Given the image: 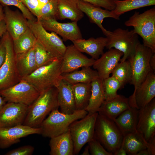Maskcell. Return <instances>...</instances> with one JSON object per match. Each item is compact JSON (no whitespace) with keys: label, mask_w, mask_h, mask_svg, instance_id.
I'll return each mask as SVG.
<instances>
[{"label":"cell","mask_w":155,"mask_h":155,"mask_svg":"<svg viewBox=\"0 0 155 155\" xmlns=\"http://www.w3.org/2000/svg\"><path fill=\"white\" fill-rule=\"evenodd\" d=\"M103 80L98 77L91 82V96L88 104L85 109L88 113L98 112L104 100Z\"/></svg>","instance_id":"29"},{"label":"cell","mask_w":155,"mask_h":155,"mask_svg":"<svg viewBox=\"0 0 155 155\" xmlns=\"http://www.w3.org/2000/svg\"><path fill=\"white\" fill-rule=\"evenodd\" d=\"M136 155H152V154L150 151L147 148L140 151Z\"/></svg>","instance_id":"47"},{"label":"cell","mask_w":155,"mask_h":155,"mask_svg":"<svg viewBox=\"0 0 155 155\" xmlns=\"http://www.w3.org/2000/svg\"><path fill=\"white\" fill-rule=\"evenodd\" d=\"M127 153L123 147L121 146L115 155H126Z\"/></svg>","instance_id":"46"},{"label":"cell","mask_w":155,"mask_h":155,"mask_svg":"<svg viewBox=\"0 0 155 155\" xmlns=\"http://www.w3.org/2000/svg\"><path fill=\"white\" fill-rule=\"evenodd\" d=\"M98 112L88 113L79 120L73 122L69 130L73 145V155L78 154L83 146L94 137Z\"/></svg>","instance_id":"8"},{"label":"cell","mask_w":155,"mask_h":155,"mask_svg":"<svg viewBox=\"0 0 155 155\" xmlns=\"http://www.w3.org/2000/svg\"><path fill=\"white\" fill-rule=\"evenodd\" d=\"M62 59H55L49 64L37 68L22 79L31 84L40 93L56 87L61 78Z\"/></svg>","instance_id":"6"},{"label":"cell","mask_w":155,"mask_h":155,"mask_svg":"<svg viewBox=\"0 0 155 155\" xmlns=\"http://www.w3.org/2000/svg\"><path fill=\"white\" fill-rule=\"evenodd\" d=\"M39 3L40 9L45 4L48 2L50 0H38Z\"/></svg>","instance_id":"49"},{"label":"cell","mask_w":155,"mask_h":155,"mask_svg":"<svg viewBox=\"0 0 155 155\" xmlns=\"http://www.w3.org/2000/svg\"><path fill=\"white\" fill-rule=\"evenodd\" d=\"M49 145L51 155H73V144L69 130L51 138Z\"/></svg>","instance_id":"25"},{"label":"cell","mask_w":155,"mask_h":155,"mask_svg":"<svg viewBox=\"0 0 155 155\" xmlns=\"http://www.w3.org/2000/svg\"><path fill=\"white\" fill-rule=\"evenodd\" d=\"M34 147L29 145H25L11 150L5 154L7 155H31L34 151Z\"/></svg>","instance_id":"41"},{"label":"cell","mask_w":155,"mask_h":155,"mask_svg":"<svg viewBox=\"0 0 155 155\" xmlns=\"http://www.w3.org/2000/svg\"><path fill=\"white\" fill-rule=\"evenodd\" d=\"M37 39L29 28L17 39L13 40L16 54L26 52L34 47Z\"/></svg>","instance_id":"33"},{"label":"cell","mask_w":155,"mask_h":155,"mask_svg":"<svg viewBox=\"0 0 155 155\" xmlns=\"http://www.w3.org/2000/svg\"><path fill=\"white\" fill-rule=\"evenodd\" d=\"M34 48L37 68L49 64L56 59L50 55L37 40Z\"/></svg>","instance_id":"36"},{"label":"cell","mask_w":155,"mask_h":155,"mask_svg":"<svg viewBox=\"0 0 155 155\" xmlns=\"http://www.w3.org/2000/svg\"><path fill=\"white\" fill-rule=\"evenodd\" d=\"M62 79L71 84L79 83H90L98 77L97 71L90 67H84L80 70L61 74Z\"/></svg>","instance_id":"30"},{"label":"cell","mask_w":155,"mask_h":155,"mask_svg":"<svg viewBox=\"0 0 155 155\" xmlns=\"http://www.w3.org/2000/svg\"><path fill=\"white\" fill-rule=\"evenodd\" d=\"M58 93L56 87L40 92L38 98L28 106L23 125L32 127H39L46 116L59 107Z\"/></svg>","instance_id":"1"},{"label":"cell","mask_w":155,"mask_h":155,"mask_svg":"<svg viewBox=\"0 0 155 155\" xmlns=\"http://www.w3.org/2000/svg\"><path fill=\"white\" fill-rule=\"evenodd\" d=\"M138 110L136 108L130 107L114 120L124 136L136 131Z\"/></svg>","instance_id":"27"},{"label":"cell","mask_w":155,"mask_h":155,"mask_svg":"<svg viewBox=\"0 0 155 155\" xmlns=\"http://www.w3.org/2000/svg\"><path fill=\"white\" fill-rule=\"evenodd\" d=\"M88 113L84 109L77 110L70 114L63 113L58 109L54 110L41 124L40 134L50 138L61 135L69 130L73 122L83 118Z\"/></svg>","instance_id":"3"},{"label":"cell","mask_w":155,"mask_h":155,"mask_svg":"<svg viewBox=\"0 0 155 155\" xmlns=\"http://www.w3.org/2000/svg\"><path fill=\"white\" fill-rule=\"evenodd\" d=\"M115 7L112 11L119 20L120 16L125 12L155 5V0H115Z\"/></svg>","instance_id":"31"},{"label":"cell","mask_w":155,"mask_h":155,"mask_svg":"<svg viewBox=\"0 0 155 155\" xmlns=\"http://www.w3.org/2000/svg\"><path fill=\"white\" fill-rule=\"evenodd\" d=\"M154 53L150 48L140 42L137 46L133 57L129 61L132 69V78L130 83L134 86L133 92L149 73L153 71L150 66V61Z\"/></svg>","instance_id":"10"},{"label":"cell","mask_w":155,"mask_h":155,"mask_svg":"<svg viewBox=\"0 0 155 155\" xmlns=\"http://www.w3.org/2000/svg\"><path fill=\"white\" fill-rule=\"evenodd\" d=\"M155 96V74L151 71L129 98L131 107L138 109L148 104Z\"/></svg>","instance_id":"14"},{"label":"cell","mask_w":155,"mask_h":155,"mask_svg":"<svg viewBox=\"0 0 155 155\" xmlns=\"http://www.w3.org/2000/svg\"><path fill=\"white\" fill-rule=\"evenodd\" d=\"M6 102L0 94V109L6 103Z\"/></svg>","instance_id":"51"},{"label":"cell","mask_w":155,"mask_h":155,"mask_svg":"<svg viewBox=\"0 0 155 155\" xmlns=\"http://www.w3.org/2000/svg\"><path fill=\"white\" fill-rule=\"evenodd\" d=\"M41 129L23 124L0 128V148H8L20 142L22 138L33 134H40Z\"/></svg>","instance_id":"15"},{"label":"cell","mask_w":155,"mask_h":155,"mask_svg":"<svg viewBox=\"0 0 155 155\" xmlns=\"http://www.w3.org/2000/svg\"><path fill=\"white\" fill-rule=\"evenodd\" d=\"M28 106L19 103H6L0 109V128L23 124Z\"/></svg>","instance_id":"16"},{"label":"cell","mask_w":155,"mask_h":155,"mask_svg":"<svg viewBox=\"0 0 155 155\" xmlns=\"http://www.w3.org/2000/svg\"><path fill=\"white\" fill-rule=\"evenodd\" d=\"M5 22L7 31L14 40L28 28V20L18 11H13L8 6L3 8Z\"/></svg>","instance_id":"19"},{"label":"cell","mask_w":155,"mask_h":155,"mask_svg":"<svg viewBox=\"0 0 155 155\" xmlns=\"http://www.w3.org/2000/svg\"><path fill=\"white\" fill-rule=\"evenodd\" d=\"M82 155H90L89 148L88 145L86 146L84 150L83 153L81 154Z\"/></svg>","instance_id":"50"},{"label":"cell","mask_w":155,"mask_h":155,"mask_svg":"<svg viewBox=\"0 0 155 155\" xmlns=\"http://www.w3.org/2000/svg\"><path fill=\"white\" fill-rule=\"evenodd\" d=\"M0 4L4 6H14L18 8L28 20L36 21L37 18L25 6L22 0H0Z\"/></svg>","instance_id":"38"},{"label":"cell","mask_w":155,"mask_h":155,"mask_svg":"<svg viewBox=\"0 0 155 155\" xmlns=\"http://www.w3.org/2000/svg\"><path fill=\"white\" fill-rule=\"evenodd\" d=\"M88 143L90 154L92 155H113L107 151L94 137Z\"/></svg>","instance_id":"39"},{"label":"cell","mask_w":155,"mask_h":155,"mask_svg":"<svg viewBox=\"0 0 155 155\" xmlns=\"http://www.w3.org/2000/svg\"><path fill=\"white\" fill-rule=\"evenodd\" d=\"M4 14L3 8L1 4H0V20H3Z\"/></svg>","instance_id":"48"},{"label":"cell","mask_w":155,"mask_h":155,"mask_svg":"<svg viewBox=\"0 0 155 155\" xmlns=\"http://www.w3.org/2000/svg\"><path fill=\"white\" fill-rule=\"evenodd\" d=\"M94 137L107 151L113 155H115L121 146L124 137L113 120L98 113L95 123Z\"/></svg>","instance_id":"2"},{"label":"cell","mask_w":155,"mask_h":155,"mask_svg":"<svg viewBox=\"0 0 155 155\" xmlns=\"http://www.w3.org/2000/svg\"><path fill=\"white\" fill-rule=\"evenodd\" d=\"M130 107L129 98L118 94L112 98L104 100L98 113L114 121Z\"/></svg>","instance_id":"20"},{"label":"cell","mask_w":155,"mask_h":155,"mask_svg":"<svg viewBox=\"0 0 155 155\" xmlns=\"http://www.w3.org/2000/svg\"><path fill=\"white\" fill-rule=\"evenodd\" d=\"M95 60L89 58L71 44L67 46L62 59L61 71L62 73L71 72L81 67H91Z\"/></svg>","instance_id":"17"},{"label":"cell","mask_w":155,"mask_h":155,"mask_svg":"<svg viewBox=\"0 0 155 155\" xmlns=\"http://www.w3.org/2000/svg\"><path fill=\"white\" fill-rule=\"evenodd\" d=\"M103 33L107 38V49L114 48L123 53L120 62L130 61L132 58L137 46L140 42L138 35L133 29L129 30L119 28L113 31L106 30Z\"/></svg>","instance_id":"4"},{"label":"cell","mask_w":155,"mask_h":155,"mask_svg":"<svg viewBox=\"0 0 155 155\" xmlns=\"http://www.w3.org/2000/svg\"><path fill=\"white\" fill-rule=\"evenodd\" d=\"M77 110H84L87 106L91 94L90 83H79L71 84Z\"/></svg>","instance_id":"32"},{"label":"cell","mask_w":155,"mask_h":155,"mask_svg":"<svg viewBox=\"0 0 155 155\" xmlns=\"http://www.w3.org/2000/svg\"><path fill=\"white\" fill-rule=\"evenodd\" d=\"M78 0H57V20L69 19L78 22L84 17V13L78 6Z\"/></svg>","instance_id":"26"},{"label":"cell","mask_w":155,"mask_h":155,"mask_svg":"<svg viewBox=\"0 0 155 155\" xmlns=\"http://www.w3.org/2000/svg\"><path fill=\"white\" fill-rule=\"evenodd\" d=\"M16 62L21 78L29 75L37 68L34 47L27 52L16 54Z\"/></svg>","instance_id":"28"},{"label":"cell","mask_w":155,"mask_h":155,"mask_svg":"<svg viewBox=\"0 0 155 155\" xmlns=\"http://www.w3.org/2000/svg\"><path fill=\"white\" fill-rule=\"evenodd\" d=\"M58 91V100L61 112L65 114L73 113L76 110L71 84L61 78L56 86Z\"/></svg>","instance_id":"23"},{"label":"cell","mask_w":155,"mask_h":155,"mask_svg":"<svg viewBox=\"0 0 155 155\" xmlns=\"http://www.w3.org/2000/svg\"><path fill=\"white\" fill-rule=\"evenodd\" d=\"M94 5L112 11L115 7V0H82Z\"/></svg>","instance_id":"40"},{"label":"cell","mask_w":155,"mask_h":155,"mask_svg":"<svg viewBox=\"0 0 155 155\" xmlns=\"http://www.w3.org/2000/svg\"><path fill=\"white\" fill-rule=\"evenodd\" d=\"M78 6L82 11L88 16L90 22L97 25L103 33L106 30L102 24L105 18H111L119 20L112 11L103 9L88 2L78 0Z\"/></svg>","instance_id":"22"},{"label":"cell","mask_w":155,"mask_h":155,"mask_svg":"<svg viewBox=\"0 0 155 155\" xmlns=\"http://www.w3.org/2000/svg\"><path fill=\"white\" fill-rule=\"evenodd\" d=\"M112 76L116 78L121 84L123 87L129 83L132 78V69L130 62L127 60L119 63L111 73Z\"/></svg>","instance_id":"34"},{"label":"cell","mask_w":155,"mask_h":155,"mask_svg":"<svg viewBox=\"0 0 155 155\" xmlns=\"http://www.w3.org/2000/svg\"><path fill=\"white\" fill-rule=\"evenodd\" d=\"M40 93L31 84L23 79L12 86L0 90V94L6 102L28 106L32 103Z\"/></svg>","instance_id":"11"},{"label":"cell","mask_w":155,"mask_h":155,"mask_svg":"<svg viewBox=\"0 0 155 155\" xmlns=\"http://www.w3.org/2000/svg\"><path fill=\"white\" fill-rule=\"evenodd\" d=\"M28 24L37 40L50 55L56 59H62L67 46L57 34L53 32H48L38 20H28Z\"/></svg>","instance_id":"9"},{"label":"cell","mask_w":155,"mask_h":155,"mask_svg":"<svg viewBox=\"0 0 155 155\" xmlns=\"http://www.w3.org/2000/svg\"><path fill=\"white\" fill-rule=\"evenodd\" d=\"M150 65L152 71L155 73V53H154L150 58Z\"/></svg>","instance_id":"45"},{"label":"cell","mask_w":155,"mask_h":155,"mask_svg":"<svg viewBox=\"0 0 155 155\" xmlns=\"http://www.w3.org/2000/svg\"><path fill=\"white\" fill-rule=\"evenodd\" d=\"M132 26L134 32L141 36L143 44L155 53V7L140 13L135 11L124 23Z\"/></svg>","instance_id":"5"},{"label":"cell","mask_w":155,"mask_h":155,"mask_svg":"<svg viewBox=\"0 0 155 155\" xmlns=\"http://www.w3.org/2000/svg\"><path fill=\"white\" fill-rule=\"evenodd\" d=\"M121 146L128 155H136L140 151L147 148L152 155H155V143L148 142L137 131L124 136Z\"/></svg>","instance_id":"21"},{"label":"cell","mask_w":155,"mask_h":155,"mask_svg":"<svg viewBox=\"0 0 155 155\" xmlns=\"http://www.w3.org/2000/svg\"><path fill=\"white\" fill-rule=\"evenodd\" d=\"M123 55L121 51L111 48L95 60L92 66L97 72L99 77L104 80L109 77Z\"/></svg>","instance_id":"18"},{"label":"cell","mask_w":155,"mask_h":155,"mask_svg":"<svg viewBox=\"0 0 155 155\" xmlns=\"http://www.w3.org/2000/svg\"><path fill=\"white\" fill-rule=\"evenodd\" d=\"M136 131L148 142L155 141V99L138 110Z\"/></svg>","instance_id":"12"},{"label":"cell","mask_w":155,"mask_h":155,"mask_svg":"<svg viewBox=\"0 0 155 155\" xmlns=\"http://www.w3.org/2000/svg\"><path fill=\"white\" fill-rule=\"evenodd\" d=\"M6 56V49L3 41L0 40V68L5 61Z\"/></svg>","instance_id":"43"},{"label":"cell","mask_w":155,"mask_h":155,"mask_svg":"<svg viewBox=\"0 0 155 155\" xmlns=\"http://www.w3.org/2000/svg\"><path fill=\"white\" fill-rule=\"evenodd\" d=\"M47 31L53 32L60 36L64 41L69 40L72 42L82 39L77 22L62 23L52 18L37 19Z\"/></svg>","instance_id":"13"},{"label":"cell","mask_w":155,"mask_h":155,"mask_svg":"<svg viewBox=\"0 0 155 155\" xmlns=\"http://www.w3.org/2000/svg\"><path fill=\"white\" fill-rule=\"evenodd\" d=\"M104 100L112 98L118 95L117 91L123 87L115 78L111 76L103 80Z\"/></svg>","instance_id":"35"},{"label":"cell","mask_w":155,"mask_h":155,"mask_svg":"<svg viewBox=\"0 0 155 155\" xmlns=\"http://www.w3.org/2000/svg\"><path fill=\"white\" fill-rule=\"evenodd\" d=\"M57 0H50L39 9L37 19L52 18L57 20Z\"/></svg>","instance_id":"37"},{"label":"cell","mask_w":155,"mask_h":155,"mask_svg":"<svg viewBox=\"0 0 155 155\" xmlns=\"http://www.w3.org/2000/svg\"><path fill=\"white\" fill-rule=\"evenodd\" d=\"M7 32V28L3 20H0V38Z\"/></svg>","instance_id":"44"},{"label":"cell","mask_w":155,"mask_h":155,"mask_svg":"<svg viewBox=\"0 0 155 155\" xmlns=\"http://www.w3.org/2000/svg\"><path fill=\"white\" fill-rule=\"evenodd\" d=\"M30 11L37 18L38 17L40 7L38 0H22Z\"/></svg>","instance_id":"42"},{"label":"cell","mask_w":155,"mask_h":155,"mask_svg":"<svg viewBox=\"0 0 155 155\" xmlns=\"http://www.w3.org/2000/svg\"><path fill=\"white\" fill-rule=\"evenodd\" d=\"M1 38L6 47V56L0 68V90L12 86L22 80L17 67L13 40L7 31Z\"/></svg>","instance_id":"7"},{"label":"cell","mask_w":155,"mask_h":155,"mask_svg":"<svg viewBox=\"0 0 155 155\" xmlns=\"http://www.w3.org/2000/svg\"><path fill=\"white\" fill-rule=\"evenodd\" d=\"M107 42L106 37H91L88 39H82L73 41L75 47L82 53L90 55L96 60L103 53Z\"/></svg>","instance_id":"24"}]
</instances>
